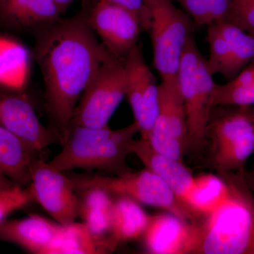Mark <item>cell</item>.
<instances>
[{
  "mask_svg": "<svg viewBox=\"0 0 254 254\" xmlns=\"http://www.w3.org/2000/svg\"><path fill=\"white\" fill-rule=\"evenodd\" d=\"M33 55L41 68L46 107L61 143L83 92L100 66L114 57L97 40L86 11L33 28Z\"/></svg>",
  "mask_w": 254,
  "mask_h": 254,
  "instance_id": "1",
  "label": "cell"
},
{
  "mask_svg": "<svg viewBox=\"0 0 254 254\" xmlns=\"http://www.w3.org/2000/svg\"><path fill=\"white\" fill-rule=\"evenodd\" d=\"M245 173L217 174L227 184L228 198L193 224L188 254H254V193Z\"/></svg>",
  "mask_w": 254,
  "mask_h": 254,
  "instance_id": "2",
  "label": "cell"
},
{
  "mask_svg": "<svg viewBox=\"0 0 254 254\" xmlns=\"http://www.w3.org/2000/svg\"><path fill=\"white\" fill-rule=\"evenodd\" d=\"M138 133L134 122L119 129L71 125L61 151L48 163L62 173L83 169L125 175L133 171L127 158Z\"/></svg>",
  "mask_w": 254,
  "mask_h": 254,
  "instance_id": "3",
  "label": "cell"
},
{
  "mask_svg": "<svg viewBox=\"0 0 254 254\" xmlns=\"http://www.w3.org/2000/svg\"><path fill=\"white\" fill-rule=\"evenodd\" d=\"M208 163L217 174L245 173L254 153V106H215L206 128Z\"/></svg>",
  "mask_w": 254,
  "mask_h": 254,
  "instance_id": "4",
  "label": "cell"
},
{
  "mask_svg": "<svg viewBox=\"0 0 254 254\" xmlns=\"http://www.w3.org/2000/svg\"><path fill=\"white\" fill-rule=\"evenodd\" d=\"M207 60L200 53L194 35L187 41L178 71V83L186 112V150L200 155L206 146V128L214 106L215 84Z\"/></svg>",
  "mask_w": 254,
  "mask_h": 254,
  "instance_id": "5",
  "label": "cell"
},
{
  "mask_svg": "<svg viewBox=\"0 0 254 254\" xmlns=\"http://www.w3.org/2000/svg\"><path fill=\"white\" fill-rule=\"evenodd\" d=\"M76 191L93 187L112 195L127 197L140 204L161 208L191 224L202 220L156 174L145 168L123 175H83L71 177Z\"/></svg>",
  "mask_w": 254,
  "mask_h": 254,
  "instance_id": "6",
  "label": "cell"
},
{
  "mask_svg": "<svg viewBox=\"0 0 254 254\" xmlns=\"http://www.w3.org/2000/svg\"><path fill=\"white\" fill-rule=\"evenodd\" d=\"M150 14L149 32L155 67L161 81L178 83V71L195 24L173 0H145Z\"/></svg>",
  "mask_w": 254,
  "mask_h": 254,
  "instance_id": "7",
  "label": "cell"
},
{
  "mask_svg": "<svg viewBox=\"0 0 254 254\" xmlns=\"http://www.w3.org/2000/svg\"><path fill=\"white\" fill-rule=\"evenodd\" d=\"M125 98L126 74L123 60L112 57L100 66L82 94L71 125L108 127Z\"/></svg>",
  "mask_w": 254,
  "mask_h": 254,
  "instance_id": "8",
  "label": "cell"
},
{
  "mask_svg": "<svg viewBox=\"0 0 254 254\" xmlns=\"http://www.w3.org/2000/svg\"><path fill=\"white\" fill-rule=\"evenodd\" d=\"M126 74V98L141 138L148 140L158 117L159 84L145 63L140 45L123 60Z\"/></svg>",
  "mask_w": 254,
  "mask_h": 254,
  "instance_id": "9",
  "label": "cell"
},
{
  "mask_svg": "<svg viewBox=\"0 0 254 254\" xmlns=\"http://www.w3.org/2000/svg\"><path fill=\"white\" fill-rule=\"evenodd\" d=\"M187 137L186 112L179 83L161 81L158 117L148 141L159 153L184 163Z\"/></svg>",
  "mask_w": 254,
  "mask_h": 254,
  "instance_id": "10",
  "label": "cell"
},
{
  "mask_svg": "<svg viewBox=\"0 0 254 254\" xmlns=\"http://www.w3.org/2000/svg\"><path fill=\"white\" fill-rule=\"evenodd\" d=\"M31 188L35 201L54 219L65 225L78 218V201L71 177L38 157L31 167Z\"/></svg>",
  "mask_w": 254,
  "mask_h": 254,
  "instance_id": "11",
  "label": "cell"
},
{
  "mask_svg": "<svg viewBox=\"0 0 254 254\" xmlns=\"http://www.w3.org/2000/svg\"><path fill=\"white\" fill-rule=\"evenodd\" d=\"M88 23L101 43L115 58L123 60L138 44L141 23L131 11L110 1L98 0L87 12Z\"/></svg>",
  "mask_w": 254,
  "mask_h": 254,
  "instance_id": "12",
  "label": "cell"
},
{
  "mask_svg": "<svg viewBox=\"0 0 254 254\" xmlns=\"http://www.w3.org/2000/svg\"><path fill=\"white\" fill-rule=\"evenodd\" d=\"M0 126L38 153L60 141L58 132L43 125L27 97L19 91L0 89Z\"/></svg>",
  "mask_w": 254,
  "mask_h": 254,
  "instance_id": "13",
  "label": "cell"
},
{
  "mask_svg": "<svg viewBox=\"0 0 254 254\" xmlns=\"http://www.w3.org/2000/svg\"><path fill=\"white\" fill-rule=\"evenodd\" d=\"M63 225L38 215L0 222V242L14 244L34 254H49Z\"/></svg>",
  "mask_w": 254,
  "mask_h": 254,
  "instance_id": "14",
  "label": "cell"
},
{
  "mask_svg": "<svg viewBox=\"0 0 254 254\" xmlns=\"http://www.w3.org/2000/svg\"><path fill=\"white\" fill-rule=\"evenodd\" d=\"M193 225L170 213L150 216L143 234L147 253L188 254Z\"/></svg>",
  "mask_w": 254,
  "mask_h": 254,
  "instance_id": "15",
  "label": "cell"
},
{
  "mask_svg": "<svg viewBox=\"0 0 254 254\" xmlns=\"http://www.w3.org/2000/svg\"><path fill=\"white\" fill-rule=\"evenodd\" d=\"M132 154L136 155L145 168L156 174L185 202L194 177L183 162L159 153L148 140L141 138L133 142Z\"/></svg>",
  "mask_w": 254,
  "mask_h": 254,
  "instance_id": "16",
  "label": "cell"
},
{
  "mask_svg": "<svg viewBox=\"0 0 254 254\" xmlns=\"http://www.w3.org/2000/svg\"><path fill=\"white\" fill-rule=\"evenodd\" d=\"M63 14L55 0H0V26L10 29H33Z\"/></svg>",
  "mask_w": 254,
  "mask_h": 254,
  "instance_id": "17",
  "label": "cell"
},
{
  "mask_svg": "<svg viewBox=\"0 0 254 254\" xmlns=\"http://www.w3.org/2000/svg\"><path fill=\"white\" fill-rule=\"evenodd\" d=\"M39 153L0 126V173L17 185L31 182V167Z\"/></svg>",
  "mask_w": 254,
  "mask_h": 254,
  "instance_id": "18",
  "label": "cell"
},
{
  "mask_svg": "<svg viewBox=\"0 0 254 254\" xmlns=\"http://www.w3.org/2000/svg\"><path fill=\"white\" fill-rule=\"evenodd\" d=\"M150 218L140 203L127 197H117L108 235L114 248L116 250L121 244L143 236Z\"/></svg>",
  "mask_w": 254,
  "mask_h": 254,
  "instance_id": "19",
  "label": "cell"
},
{
  "mask_svg": "<svg viewBox=\"0 0 254 254\" xmlns=\"http://www.w3.org/2000/svg\"><path fill=\"white\" fill-rule=\"evenodd\" d=\"M31 56L19 42L0 36V88L21 92L28 82Z\"/></svg>",
  "mask_w": 254,
  "mask_h": 254,
  "instance_id": "20",
  "label": "cell"
},
{
  "mask_svg": "<svg viewBox=\"0 0 254 254\" xmlns=\"http://www.w3.org/2000/svg\"><path fill=\"white\" fill-rule=\"evenodd\" d=\"M115 250L108 237L97 236L83 222H73L63 225L49 254H109Z\"/></svg>",
  "mask_w": 254,
  "mask_h": 254,
  "instance_id": "21",
  "label": "cell"
},
{
  "mask_svg": "<svg viewBox=\"0 0 254 254\" xmlns=\"http://www.w3.org/2000/svg\"><path fill=\"white\" fill-rule=\"evenodd\" d=\"M228 196V186L221 177L217 174H204L194 177L192 186L184 200L203 219L220 208Z\"/></svg>",
  "mask_w": 254,
  "mask_h": 254,
  "instance_id": "22",
  "label": "cell"
},
{
  "mask_svg": "<svg viewBox=\"0 0 254 254\" xmlns=\"http://www.w3.org/2000/svg\"><path fill=\"white\" fill-rule=\"evenodd\" d=\"M81 193L78 217L97 236L108 237L114 204L112 195L98 187L88 189Z\"/></svg>",
  "mask_w": 254,
  "mask_h": 254,
  "instance_id": "23",
  "label": "cell"
},
{
  "mask_svg": "<svg viewBox=\"0 0 254 254\" xmlns=\"http://www.w3.org/2000/svg\"><path fill=\"white\" fill-rule=\"evenodd\" d=\"M227 42L237 73L254 60V36L226 21L215 23Z\"/></svg>",
  "mask_w": 254,
  "mask_h": 254,
  "instance_id": "24",
  "label": "cell"
},
{
  "mask_svg": "<svg viewBox=\"0 0 254 254\" xmlns=\"http://www.w3.org/2000/svg\"><path fill=\"white\" fill-rule=\"evenodd\" d=\"M207 42L209 46V58L207 60L212 74H221L230 81L237 73L227 42L222 36L215 23L207 26Z\"/></svg>",
  "mask_w": 254,
  "mask_h": 254,
  "instance_id": "25",
  "label": "cell"
},
{
  "mask_svg": "<svg viewBox=\"0 0 254 254\" xmlns=\"http://www.w3.org/2000/svg\"><path fill=\"white\" fill-rule=\"evenodd\" d=\"M213 106H254V81L250 84L231 88L225 84H215Z\"/></svg>",
  "mask_w": 254,
  "mask_h": 254,
  "instance_id": "26",
  "label": "cell"
},
{
  "mask_svg": "<svg viewBox=\"0 0 254 254\" xmlns=\"http://www.w3.org/2000/svg\"><path fill=\"white\" fill-rule=\"evenodd\" d=\"M35 201L29 185H16L10 188L0 190V222L16 210Z\"/></svg>",
  "mask_w": 254,
  "mask_h": 254,
  "instance_id": "27",
  "label": "cell"
},
{
  "mask_svg": "<svg viewBox=\"0 0 254 254\" xmlns=\"http://www.w3.org/2000/svg\"><path fill=\"white\" fill-rule=\"evenodd\" d=\"M225 21L254 36V0H232Z\"/></svg>",
  "mask_w": 254,
  "mask_h": 254,
  "instance_id": "28",
  "label": "cell"
},
{
  "mask_svg": "<svg viewBox=\"0 0 254 254\" xmlns=\"http://www.w3.org/2000/svg\"><path fill=\"white\" fill-rule=\"evenodd\" d=\"M115 4L123 6L136 15L141 23L142 29L148 31L150 14L145 6V0H109Z\"/></svg>",
  "mask_w": 254,
  "mask_h": 254,
  "instance_id": "29",
  "label": "cell"
},
{
  "mask_svg": "<svg viewBox=\"0 0 254 254\" xmlns=\"http://www.w3.org/2000/svg\"><path fill=\"white\" fill-rule=\"evenodd\" d=\"M232 3V0H208L210 24L225 21L230 11Z\"/></svg>",
  "mask_w": 254,
  "mask_h": 254,
  "instance_id": "30",
  "label": "cell"
},
{
  "mask_svg": "<svg viewBox=\"0 0 254 254\" xmlns=\"http://www.w3.org/2000/svg\"><path fill=\"white\" fill-rule=\"evenodd\" d=\"M17 184L15 183L7 177L5 176L3 174L0 173V190L10 188V187H14Z\"/></svg>",
  "mask_w": 254,
  "mask_h": 254,
  "instance_id": "31",
  "label": "cell"
},
{
  "mask_svg": "<svg viewBox=\"0 0 254 254\" xmlns=\"http://www.w3.org/2000/svg\"><path fill=\"white\" fill-rule=\"evenodd\" d=\"M245 181L247 185L254 193V168L250 173H245Z\"/></svg>",
  "mask_w": 254,
  "mask_h": 254,
  "instance_id": "32",
  "label": "cell"
},
{
  "mask_svg": "<svg viewBox=\"0 0 254 254\" xmlns=\"http://www.w3.org/2000/svg\"><path fill=\"white\" fill-rule=\"evenodd\" d=\"M74 1H76V0H55L56 4L58 5L60 9L63 11V14L68 9V6L72 4Z\"/></svg>",
  "mask_w": 254,
  "mask_h": 254,
  "instance_id": "33",
  "label": "cell"
}]
</instances>
